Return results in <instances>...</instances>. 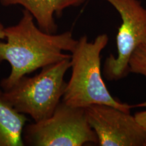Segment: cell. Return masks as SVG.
<instances>
[{"instance_id": "cell-3", "label": "cell", "mask_w": 146, "mask_h": 146, "mask_svg": "<svg viewBox=\"0 0 146 146\" xmlns=\"http://www.w3.org/2000/svg\"><path fill=\"white\" fill-rule=\"evenodd\" d=\"M71 66L70 58L42 68L32 77L25 76L3 96L18 112L27 114L33 122L50 117L62 100L66 83L64 76Z\"/></svg>"}, {"instance_id": "cell-1", "label": "cell", "mask_w": 146, "mask_h": 146, "mask_svg": "<svg viewBox=\"0 0 146 146\" xmlns=\"http://www.w3.org/2000/svg\"><path fill=\"white\" fill-rule=\"evenodd\" d=\"M31 13L24 10L19 22L5 27V41L0 40V63L8 62L11 66L10 74L1 80L3 91L12 88L19 79L65 59L71 58L78 40L71 31L56 35L47 33L35 23Z\"/></svg>"}, {"instance_id": "cell-8", "label": "cell", "mask_w": 146, "mask_h": 146, "mask_svg": "<svg viewBox=\"0 0 146 146\" xmlns=\"http://www.w3.org/2000/svg\"><path fill=\"white\" fill-rule=\"evenodd\" d=\"M28 118L18 112L0 89V146H23V132Z\"/></svg>"}, {"instance_id": "cell-9", "label": "cell", "mask_w": 146, "mask_h": 146, "mask_svg": "<svg viewBox=\"0 0 146 146\" xmlns=\"http://www.w3.org/2000/svg\"><path fill=\"white\" fill-rule=\"evenodd\" d=\"M129 72L146 77V43L137 47L131 55L129 60Z\"/></svg>"}, {"instance_id": "cell-4", "label": "cell", "mask_w": 146, "mask_h": 146, "mask_svg": "<svg viewBox=\"0 0 146 146\" xmlns=\"http://www.w3.org/2000/svg\"><path fill=\"white\" fill-rule=\"evenodd\" d=\"M25 145L82 146L98 144V139L87 121L84 108L61 101L50 117L25 126Z\"/></svg>"}, {"instance_id": "cell-5", "label": "cell", "mask_w": 146, "mask_h": 146, "mask_svg": "<svg viewBox=\"0 0 146 146\" xmlns=\"http://www.w3.org/2000/svg\"><path fill=\"white\" fill-rule=\"evenodd\" d=\"M117 10L122 23L116 35L117 55L106 58L104 74L118 81L129 74V60L139 45L146 43V9L139 0H105Z\"/></svg>"}, {"instance_id": "cell-6", "label": "cell", "mask_w": 146, "mask_h": 146, "mask_svg": "<svg viewBox=\"0 0 146 146\" xmlns=\"http://www.w3.org/2000/svg\"><path fill=\"white\" fill-rule=\"evenodd\" d=\"M100 146H146V131L130 112L104 104L85 108Z\"/></svg>"}, {"instance_id": "cell-10", "label": "cell", "mask_w": 146, "mask_h": 146, "mask_svg": "<svg viewBox=\"0 0 146 146\" xmlns=\"http://www.w3.org/2000/svg\"><path fill=\"white\" fill-rule=\"evenodd\" d=\"M134 116L139 123L142 126V127L146 131V110L137 112Z\"/></svg>"}, {"instance_id": "cell-2", "label": "cell", "mask_w": 146, "mask_h": 146, "mask_svg": "<svg viewBox=\"0 0 146 146\" xmlns=\"http://www.w3.org/2000/svg\"><path fill=\"white\" fill-rule=\"evenodd\" d=\"M109 41L106 34L97 36L89 41L87 35L78 40L71 52L72 74L66 83L62 101L71 106L86 108L94 104H104L130 112L135 107L146 104L129 105L115 99L107 88L101 69V53Z\"/></svg>"}, {"instance_id": "cell-11", "label": "cell", "mask_w": 146, "mask_h": 146, "mask_svg": "<svg viewBox=\"0 0 146 146\" xmlns=\"http://www.w3.org/2000/svg\"><path fill=\"white\" fill-rule=\"evenodd\" d=\"M5 28L3 24L0 23V40H5Z\"/></svg>"}, {"instance_id": "cell-7", "label": "cell", "mask_w": 146, "mask_h": 146, "mask_svg": "<svg viewBox=\"0 0 146 146\" xmlns=\"http://www.w3.org/2000/svg\"><path fill=\"white\" fill-rule=\"evenodd\" d=\"M85 0H0L3 6L21 5L31 13L40 29L47 33L54 34L58 26L54 15L60 16L65 9L78 7Z\"/></svg>"}]
</instances>
